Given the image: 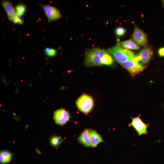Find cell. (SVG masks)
<instances>
[{
  "instance_id": "1",
  "label": "cell",
  "mask_w": 164,
  "mask_h": 164,
  "mask_svg": "<svg viewBox=\"0 0 164 164\" xmlns=\"http://www.w3.org/2000/svg\"><path fill=\"white\" fill-rule=\"evenodd\" d=\"M109 52L115 60L120 64L129 61H133L135 56L133 52L119 45H116L110 48Z\"/></svg>"
},
{
  "instance_id": "2",
  "label": "cell",
  "mask_w": 164,
  "mask_h": 164,
  "mask_svg": "<svg viewBox=\"0 0 164 164\" xmlns=\"http://www.w3.org/2000/svg\"><path fill=\"white\" fill-rule=\"evenodd\" d=\"M76 104L78 109L86 114L91 111L94 105L92 97L85 94H83L77 99Z\"/></svg>"
},
{
  "instance_id": "3",
  "label": "cell",
  "mask_w": 164,
  "mask_h": 164,
  "mask_svg": "<svg viewBox=\"0 0 164 164\" xmlns=\"http://www.w3.org/2000/svg\"><path fill=\"white\" fill-rule=\"evenodd\" d=\"M100 49L95 48L87 51L85 54V63L87 66H100L103 65L99 52Z\"/></svg>"
},
{
  "instance_id": "4",
  "label": "cell",
  "mask_w": 164,
  "mask_h": 164,
  "mask_svg": "<svg viewBox=\"0 0 164 164\" xmlns=\"http://www.w3.org/2000/svg\"><path fill=\"white\" fill-rule=\"evenodd\" d=\"M140 115L135 118L131 117L132 122L128 126L132 127L137 133L139 136L143 135H146L148 133L147 128L149 127V123H145L140 118Z\"/></svg>"
},
{
  "instance_id": "5",
  "label": "cell",
  "mask_w": 164,
  "mask_h": 164,
  "mask_svg": "<svg viewBox=\"0 0 164 164\" xmlns=\"http://www.w3.org/2000/svg\"><path fill=\"white\" fill-rule=\"evenodd\" d=\"M153 52L151 49L149 47H146L135 55L133 61L138 62L143 66L150 61Z\"/></svg>"
},
{
  "instance_id": "6",
  "label": "cell",
  "mask_w": 164,
  "mask_h": 164,
  "mask_svg": "<svg viewBox=\"0 0 164 164\" xmlns=\"http://www.w3.org/2000/svg\"><path fill=\"white\" fill-rule=\"evenodd\" d=\"M120 64L133 77L142 71L146 67V66H143L138 62L132 60L125 62Z\"/></svg>"
},
{
  "instance_id": "7",
  "label": "cell",
  "mask_w": 164,
  "mask_h": 164,
  "mask_svg": "<svg viewBox=\"0 0 164 164\" xmlns=\"http://www.w3.org/2000/svg\"><path fill=\"white\" fill-rule=\"evenodd\" d=\"M39 5L43 9L48 22L58 20L62 17L60 11L56 7L48 4Z\"/></svg>"
},
{
  "instance_id": "8",
  "label": "cell",
  "mask_w": 164,
  "mask_h": 164,
  "mask_svg": "<svg viewBox=\"0 0 164 164\" xmlns=\"http://www.w3.org/2000/svg\"><path fill=\"white\" fill-rule=\"evenodd\" d=\"M70 118L69 112L62 108L56 110L53 114V118L56 124L61 126L66 124Z\"/></svg>"
},
{
  "instance_id": "9",
  "label": "cell",
  "mask_w": 164,
  "mask_h": 164,
  "mask_svg": "<svg viewBox=\"0 0 164 164\" xmlns=\"http://www.w3.org/2000/svg\"><path fill=\"white\" fill-rule=\"evenodd\" d=\"M136 44L142 46L147 43V36L145 32L138 27L135 26L133 33L132 36Z\"/></svg>"
},
{
  "instance_id": "10",
  "label": "cell",
  "mask_w": 164,
  "mask_h": 164,
  "mask_svg": "<svg viewBox=\"0 0 164 164\" xmlns=\"http://www.w3.org/2000/svg\"><path fill=\"white\" fill-rule=\"evenodd\" d=\"M2 6L6 11L8 19L12 21L18 16L12 6V3L7 0H3L2 2Z\"/></svg>"
},
{
  "instance_id": "11",
  "label": "cell",
  "mask_w": 164,
  "mask_h": 164,
  "mask_svg": "<svg viewBox=\"0 0 164 164\" xmlns=\"http://www.w3.org/2000/svg\"><path fill=\"white\" fill-rule=\"evenodd\" d=\"M89 133L91 143V147H95L99 143L104 142L101 136L95 130L89 129Z\"/></svg>"
},
{
  "instance_id": "12",
  "label": "cell",
  "mask_w": 164,
  "mask_h": 164,
  "mask_svg": "<svg viewBox=\"0 0 164 164\" xmlns=\"http://www.w3.org/2000/svg\"><path fill=\"white\" fill-rule=\"evenodd\" d=\"M89 130L88 129H85L80 135L77 139L80 143L87 147L91 146Z\"/></svg>"
},
{
  "instance_id": "13",
  "label": "cell",
  "mask_w": 164,
  "mask_h": 164,
  "mask_svg": "<svg viewBox=\"0 0 164 164\" xmlns=\"http://www.w3.org/2000/svg\"><path fill=\"white\" fill-rule=\"evenodd\" d=\"M99 54L102 64L109 65L113 63L112 58L105 50L100 49Z\"/></svg>"
},
{
  "instance_id": "14",
  "label": "cell",
  "mask_w": 164,
  "mask_h": 164,
  "mask_svg": "<svg viewBox=\"0 0 164 164\" xmlns=\"http://www.w3.org/2000/svg\"><path fill=\"white\" fill-rule=\"evenodd\" d=\"M120 43L123 47L127 49L138 50L140 48L139 46H138L134 43L132 39L120 42Z\"/></svg>"
},
{
  "instance_id": "15",
  "label": "cell",
  "mask_w": 164,
  "mask_h": 164,
  "mask_svg": "<svg viewBox=\"0 0 164 164\" xmlns=\"http://www.w3.org/2000/svg\"><path fill=\"white\" fill-rule=\"evenodd\" d=\"M12 155L9 151L3 150L0 153V164H6L9 162L12 158Z\"/></svg>"
},
{
  "instance_id": "16",
  "label": "cell",
  "mask_w": 164,
  "mask_h": 164,
  "mask_svg": "<svg viewBox=\"0 0 164 164\" xmlns=\"http://www.w3.org/2000/svg\"><path fill=\"white\" fill-rule=\"evenodd\" d=\"M16 12L19 17L21 16L26 10V7L25 5L20 4L17 5L15 7Z\"/></svg>"
},
{
  "instance_id": "17",
  "label": "cell",
  "mask_w": 164,
  "mask_h": 164,
  "mask_svg": "<svg viewBox=\"0 0 164 164\" xmlns=\"http://www.w3.org/2000/svg\"><path fill=\"white\" fill-rule=\"evenodd\" d=\"M62 142V138L61 137H53L51 138L50 140L52 145L55 147L59 145Z\"/></svg>"
},
{
  "instance_id": "18",
  "label": "cell",
  "mask_w": 164,
  "mask_h": 164,
  "mask_svg": "<svg viewBox=\"0 0 164 164\" xmlns=\"http://www.w3.org/2000/svg\"><path fill=\"white\" fill-rule=\"evenodd\" d=\"M126 31V30L124 28L119 27L116 29L115 32L117 36H121L124 35Z\"/></svg>"
},
{
  "instance_id": "19",
  "label": "cell",
  "mask_w": 164,
  "mask_h": 164,
  "mask_svg": "<svg viewBox=\"0 0 164 164\" xmlns=\"http://www.w3.org/2000/svg\"><path fill=\"white\" fill-rule=\"evenodd\" d=\"M14 23L22 24L23 23V21L19 17L17 16L12 21Z\"/></svg>"
},
{
  "instance_id": "20",
  "label": "cell",
  "mask_w": 164,
  "mask_h": 164,
  "mask_svg": "<svg viewBox=\"0 0 164 164\" xmlns=\"http://www.w3.org/2000/svg\"><path fill=\"white\" fill-rule=\"evenodd\" d=\"M56 50L51 49L50 51L48 53L46 54L48 56L50 57L55 56L56 54Z\"/></svg>"
},
{
  "instance_id": "21",
  "label": "cell",
  "mask_w": 164,
  "mask_h": 164,
  "mask_svg": "<svg viewBox=\"0 0 164 164\" xmlns=\"http://www.w3.org/2000/svg\"><path fill=\"white\" fill-rule=\"evenodd\" d=\"M158 53L161 56H164V47L160 48L158 51Z\"/></svg>"
},
{
  "instance_id": "22",
  "label": "cell",
  "mask_w": 164,
  "mask_h": 164,
  "mask_svg": "<svg viewBox=\"0 0 164 164\" xmlns=\"http://www.w3.org/2000/svg\"><path fill=\"white\" fill-rule=\"evenodd\" d=\"M162 2H163V5H164V0L162 1Z\"/></svg>"
}]
</instances>
